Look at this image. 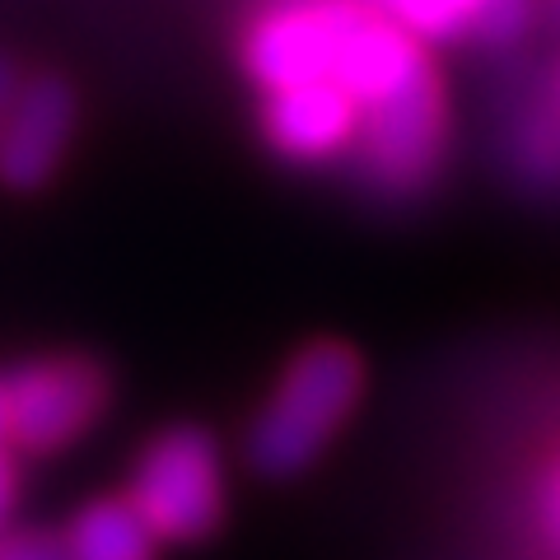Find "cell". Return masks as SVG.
Segmentation results:
<instances>
[{"mask_svg": "<svg viewBox=\"0 0 560 560\" xmlns=\"http://www.w3.org/2000/svg\"><path fill=\"white\" fill-rule=\"evenodd\" d=\"M360 397V360L346 346H308L285 370L267 411L257 416L248 458L257 471L290 477L323 453Z\"/></svg>", "mask_w": 560, "mask_h": 560, "instance_id": "1", "label": "cell"}, {"mask_svg": "<svg viewBox=\"0 0 560 560\" xmlns=\"http://www.w3.org/2000/svg\"><path fill=\"white\" fill-rule=\"evenodd\" d=\"M136 514L150 523L154 537L191 541L215 528L220 518V453L201 430H168L160 434L145 458L136 463L131 495Z\"/></svg>", "mask_w": 560, "mask_h": 560, "instance_id": "2", "label": "cell"}, {"mask_svg": "<svg viewBox=\"0 0 560 560\" xmlns=\"http://www.w3.org/2000/svg\"><path fill=\"white\" fill-rule=\"evenodd\" d=\"M355 10V0H271L243 43L248 70L267 90L331 75Z\"/></svg>", "mask_w": 560, "mask_h": 560, "instance_id": "3", "label": "cell"}, {"mask_svg": "<svg viewBox=\"0 0 560 560\" xmlns=\"http://www.w3.org/2000/svg\"><path fill=\"white\" fill-rule=\"evenodd\" d=\"M5 411H10V440L33 453H51L84 434L98 420L108 401L98 364L90 360H38L20 364L5 383Z\"/></svg>", "mask_w": 560, "mask_h": 560, "instance_id": "4", "label": "cell"}, {"mask_svg": "<svg viewBox=\"0 0 560 560\" xmlns=\"http://www.w3.org/2000/svg\"><path fill=\"white\" fill-rule=\"evenodd\" d=\"M360 150L378 183L420 187L444 150V98L434 75L360 108Z\"/></svg>", "mask_w": 560, "mask_h": 560, "instance_id": "5", "label": "cell"}, {"mask_svg": "<svg viewBox=\"0 0 560 560\" xmlns=\"http://www.w3.org/2000/svg\"><path fill=\"white\" fill-rule=\"evenodd\" d=\"M70 127H75V98L61 80H33L20 84L5 127H0V183L33 191L51 178V168L61 164Z\"/></svg>", "mask_w": 560, "mask_h": 560, "instance_id": "6", "label": "cell"}, {"mask_svg": "<svg viewBox=\"0 0 560 560\" xmlns=\"http://www.w3.org/2000/svg\"><path fill=\"white\" fill-rule=\"evenodd\" d=\"M267 136L285 160L318 164L355 145L360 136V103L355 94L337 84L331 75L323 80H300L285 90H271L267 103Z\"/></svg>", "mask_w": 560, "mask_h": 560, "instance_id": "7", "label": "cell"}, {"mask_svg": "<svg viewBox=\"0 0 560 560\" xmlns=\"http://www.w3.org/2000/svg\"><path fill=\"white\" fill-rule=\"evenodd\" d=\"M420 75H434V70L425 61V51H420L416 33L401 28L393 14L360 5L337 51V66H331V80L346 84L364 108V103H378L397 90H407Z\"/></svg>", "mask_w": 560, "mask_h": 560, "instance_id": "8", "label": "cell"}, {"mask_svg": "<svg viewBox=\"0 0 560 560\" xmlns=\"http://www.w3.org/2000/svg\"><path fill=\"white\" fill-rule=\"evenodd\" d=\"M154 537L150 523L136 514L131 500H94L80 510L66 533V556L70 560H154Z\"/></svg>", "mask_w": 560, "mask_h": 560, "instance_id": "9", "label": "cell"}, {"mask_svg": "<svg viewBox=\"0 0 560 560\" xmlns=\"http://www.w3.org/2000/svg\"><path fill=\"white\" fill-rule=\"evenodd\" d=\"M383 14H393L416 38H458L477 28L481 0H383Z\"/></svg>", "mask_w": 560, "mask_h": 560, "instance_id": "10", "label": "cell"}, {"mask_svg": "<svg viewBox=\"0 0 560 560\" xmlns=\"http://www.w3.org/2000/svg\"><path fill=\"white\" fill-rule=\"evenodd\" d=\"M523 14H528V0H481L477 33H486V38H514L523 28Z\"/></svg>", "mask_w": 560, "mask_h": 560, "instance_id": "11", "label": "cell"}, {"mask_svg": "<svg viewBox=\"0 0 560 560\" xmlns=\"http://www.w3.org/2000/svg\"><path fill=\"white\" fill-rule=\"evenodd\" d=\"M0 560H70V556H66V541H57V537L20 533V537L0 541Z\"/></svg>", "mask_w": 560, "mask_h": 560, "instance_id": "12", "label": "cell"}, {"mask_svg": "<svg viewBox=\"0 0 560 560\" xmlns=\"http://www.w3.org/2000/svg\"><path fill=\"white\" fill-rule=\"evenodd\" d=\"M14 94H20V70H14L10 57H0V127H5V113H10Z\"/></svg>", "mask_w": 560, "mask_h": 560, "instance_id": "13", "label": "cell"}, {"mask_svg": "<svg viewBox=\"0 0 560 560\" xmlns=\"http://www.w3.org/2000/svg\"><path fill=\"white\" fill-rule=\"evenodd\" d=\"M14 486H20V477H14V463L5 458V448H0V523L14 510Z\"/></svg>", "mask_w": 560, "mask_h": 560, "instance_id": "14", "label": "cell"}, {"mask_svg": "<svg viewBox=\"0 0 560 560\" xmlns=\"http://www.w3.org/2000/svg\"><path fill=\"white\" fill-rule=\"evenodd\" d=\"M10 440V411H5V388H0V444Z\"/></svg>", "mask_w": 560, "mask_h": 560, "instance_id": "15", "label": "cell"}]
</instances>
